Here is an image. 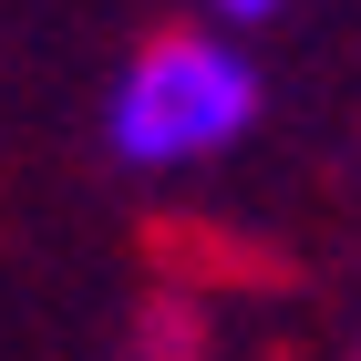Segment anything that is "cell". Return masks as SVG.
Here are the masks:
<instances>
[{
	"label": "cell",
	"instance_id": "obj_1",
	"mask_svg": "<svg viewBox=\"0 0 361 361\" xmlns=\"http://www.w3.org/2000/svg\"><path fill=\"white\" fill-rule=\"evenodd\" d=\"M258 124V62L207 42V31H166V42H145L135 73L114 83V155L145 176L166 166H207L227 145Z\"/></svg>",
	"mask_w": 361,
	"mask_h": 361
},
{
	"label": "cell",
	"instance_id": "obj_2",
	"mask_svg": "<svg viewBox=\"0 0 361 361\" xmlns=\"http://www.w3.org/2000/svg\"><path fill=\"white\" fill-rule=\"evenodd\" d=\"M217 11H227V21H248V31H258V21L279 11V0H217Z\"/></svg>",
	"mask_w": 361,
	"mask_h": 361
}]
</instances>
